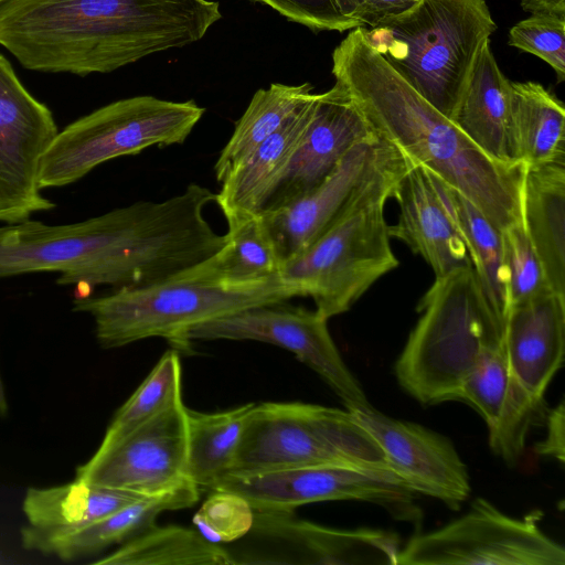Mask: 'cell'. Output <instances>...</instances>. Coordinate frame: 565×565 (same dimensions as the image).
Returning a JSON list of instances; mask_svg holds the SVG:
<instances>
[{
	"label": "cell",
	"mask_w": 565,
	"mask_h": 565,
	"mask_svg": "<svg viewBox=\"0 0 565 565\" xmlns=\"http://www.w3.org/2000/svg\"><path fill=\"white\" fill-rule=\"evenodd\" d=\"M211 0H3L0 45L32 71L85 76L201 40Z\"/></svg>",
	"instance_id": "obj_1"
},
{
	"label": "cell",
	"mask_w": 565,
	"mask_h": 565,
	"mask_svg": "<svg viewBox=\"0 0 565 565\" xmlns=\"http://www.w3.org/2000/svg\"><path fill=\"white\" fill-rule=\"evenodd\" d=\"M332 74L374 132L475 204L497 227L520 223L525 164L486 156L377 53L358 26L332 53Z\"/></svg>",
	"instance_id": "obj_2"
},
{
	"label": "cell",
	"mask_w": 565,
	"mask_h": 565,
	"mask_svg": "<svg viewBox=\"0 0 565 565\" xmlns=\"http://www.w3.org/2000/svg\"><path fill=\"white\" fill-rule=\"evenodd\" d=\"M413 162L395 146L334 222L305 250L284 262L281 281L310 297L326 319L348 311L398 266L384 217L386 201Z\"/></svg>",
	"instance_id": "obj_3"
},
{
	"label": "cell",
	"mask_w": 565,
	"mask_h": 565,
	"mask_svg": "<svg viewBox=\"0 0 565 565\" xmlns=\"http://www.w3.org/2000/svg\"><path fill=\"white\" fill-rule=\"evenodd\" d=\"M417 311L420 318L395 362L397 382L423 405L455 401L480 361L503 349L505 320L472 267L436 278Z\"/></svg>",
	"instance_id": "obj_4"
},
{
	"label": "cell",
	"mask_w": 565,
	"mask_h": 565,
	"mask_svg": "<svg viewBox=\"0 0 565 565\" xmlns=\"http://www.w3.org/2000/svg\"><path fill=\"white\" fill-rule=\"evenodd\" d=\"M149 253V233L130 205L72 224L28 218L0 226V278L58 273L57 284L75 286L76 298L100 285L134 286Z\"/></svg>",
	"instance_id": "obj_5"
},
{
	"label": "cell",
	"mask_w": 565,
	"mask_h": 565,
	"mask_svg": "<svg viewBox=\"0 0 565 565\" xmlns=\"http://www.w3.org/2000/svg\"><path fill=\"white\" fill-rule=\"evenodd\" d=\"M363 28L390 66L451 120L480 50L497 25L486 0H419Z\"/></svg>",
	"instance_id": "obj_6"
},
{
	"label": "cell",
	"mask_w": 565,
	"mask_h": 565,
	"mask_svg": "<svg viewBox=\"0 0 565 565\" xmlns=\"http://www.w3.org/2000/svg\"><path fill=\"white\" fill-rule=\"evenodd\" d=\"M296 292L278 277L246 289H228L201 281L171 278L142 288L116 289L99 297L76 298L74 310L89 313L96 338L105 349L143 339H166L189 353V332L203 322L239 310L285 302Z\"/></svg>",
	"instance_id": "obj_7"
},
{
	"label": "cell",
	"mask_w": 565,
	"mask_h": 565,
	"mask_svg": "<svg viewBox=\"0 0 565 565\" xmlns=\"http://www.w3.org/2000/svg\"><path fill=\"white\" fill-rule=\"evenodd\" d=\"M309 466L391 470L380 446L348 408L255 404L230 473Z\"/></svg>",
	"instance_id": "obj_8"
},
{
	"label": "cell",
	"mask_w": 565,
	"mask_h": 565,
	"mask_svg": "<svg viewBox=\"0 0 565 565\" xmlns=\"http://www.w3.org/2000/svg\"><path fill=\"white\" fill-rule=\"evenodd\" d=\"M204 113L194 100L150 95L107 104L57 131L43 154L39 185L41 190L65 186L115 158L181 145Z\"/></svg>",
	"instance_id": "obj_9"
},
{
	"label": "cell",
	"mask_w": 565,
	"mask_h": 565,
	"mask_svg": "<svg viewBox=\"0 0 565 565\" xmlns=\"http://www.w3.org/2000/svg\"><path fill=\"white\" fill-rule=\"evenodd\" d=\"M540 516L512 518L478 498L459 519L408 540L396 565H564L565 550L541 530Z\"/></svg>",
	"instance_id": "obj_10"
},
{
	"label": "cell",
	"mask_w": 565,
	"mask_h": 565,
	"mask_svg": "<svg viewBox=\"0 0 565 565\" xmlns=\"http://www.w3.org/2000/svg\"><path fill=\"white\" fill-rule=\"evenodd\" d=\"M213 490L239 494L254 510L294 511L323 501L359 500L384 508L399 521L419 522L414 494L391 470L309 466L228 473Z\"/></svg>",
	"instance_id": "obj_11"
},
{
	"label": "cell",
	"mask_w": 565,
	"mask_h": 565,
	"mask_svg": "<svg viewBox=\"0 0 565 565\" xmlns=\"http://www.w3.org/2000/svg\"><path fill=\"white\" fill-rule=\"evenodd\" d=\"M254 523L236 548L233 564L396 565L398 536L390 531L342 530L294 516L292 511L254 510Z\"/></svg>",
	"instance_id": "obj_12"
},
{
	"label": "cell",
	"mask_w": 565,
	"mask_h": 565,
	"mask_svg": "<svg viewBox=\"0 0 565 565\" xmlns=\"http://www.w3.org/2000/svg\"><path fill=\"white\" fill-rule=\"evenodd\" d=\"M262 305L195 326L194 340H250L280 347L315 371L345 408L369 403L362 385L347 366L329 332L328 319L316 310Z\"/></svg>",
	"instance_id": "obj_13"
},
{
	"label": "cell",
	"mask_w": 565,
	"mask_h": 565,
	"mask_svg": "<svg viewBox=\"0 0 565 565\" xmlns=\"http://www.w3.org/2000/svg\"><path fill=\"white\" fill-rule=\"evenodd\" d=\"M57 131L52 111L0 53V222L19 223L55 206L41 193L39 170Z\"/></svg>",
	"instance_id": "obj_14"
},
{
	"label": "cell",
	"mask_w": 565,
	"mask_h": 565,
	"mask_svg": "<svg viewBox=\"0 0 565 565\" xmlns=\"http://www.w3.org/2000/svg\"><path fill=\"white\" fill-rule=\"evenodd\" d=\"M186 407L179 401L119 439L98 447L77 480L156 497L185 483Z\"/></svg>",
	"instance_id": "obj_15"
},
{
	"label": "cell",
	"mask_w": 565,
	"mask_h": 565,
	"mask_svg": "<svg viewBox=\"0 0 565 565\" xmlns=\"http://www.w3.org/2000/svg\"><path fill=\"white\" fill-rule=\"evenodd\" d=\"M348 409L382 449L391 470L412 491L458 510L471 487L467 466L451 440L416 423L392 418L370 403Z\"/></svg>",
	"instance_id": "obj_16"
},
{
	"label": "cell",
	"mask_w": 565,
	"mask_h": 565,
	"mask_svg": "<svg viewBox=\"0 0 565 565\" xmlns=\"http://www.w3.org/2000/svg\"><path fill=\"white\" fill-rule=\"evenodd\" d=\"M392 148L391 142L379 136L361 141L313 190L259 212L282 263L305 250L334 222Z\"/></svg>",
	"instance_id": "obj_17"
},
{
	"label": "cell",
	"mask_w": 565,
	"mask_h": 565,
	"mask_svg": "<svg viewBox=\"0 0 565 565\" xmlns=\"http://www.w3.org/2000/svg\"><path fill=\"white\" fill-rule=\"evenodd\" d=\"M377 136L338 85L317 94L309 125L263 210L286 204L318 186L356 143ZM262 210V211H263Z\"/></svg>",
	"instance_id": "obj_18"
},
{
	"label": "cell",
	"mask_w": 565,
	"mask_h": 565,
	"mask_svg": "<svg viewBox=\"0 0 565 565\" xmlns=\"http://www.w3.org/2000/svg\"><path fill=\"white\" fill-rule=\"evenodd\" d=\"M456 401L472 406L489 430L492 451L514 465L527 434L544 415V399L533 396L511 373L503 349L484 356L461 383Z\"/></svg>",
	"instance_id": "obj_19"
},
{
	"label": "cell",
	"mask_w": 565,
	"mask_h": 565,
	"mask_svg": "<svg viewBox=\"0 0 565 565\" xmlns=\"http://www.w3.org/2000/svg\"><path fill=\"white\" fill-rule=\"evenodd\" d=\"M392 198L399 205V216L395 225L388 226L390 237L402 241L422 256L436 278L472 267L465 242L426 168L413 163Z\"/></svg>",
	"instance_id": "obj_20"
},
{
	"label": "cell",
	"mask_w": 565,
	"mask_h": 565,
	"mask_svg": "<svg viewBox=\"0 0 565 565\" xmlns=\"http://www.w3.org/2000/svg\"><path fill=\"white\" fill-rule=\"evenodd\" d=\"M565 295L546 292L510 308L503 353L514 377L535 397L543 395L564 361Z\"/></svg>",
	"instance_id": "obj_21"
},
{
	"label": "cell",
	"mask_w": 565,
	"mask_h": 565,
	"mask_svg": "<svg viewBox=\"0 0 565 565\" xmlns=\"http://www.w3.org/2000/svg\"><path fill=\"white\" fill-rule=\"evenodd\" d=\"M316 96L312 94L276 132L221 182L214 202L223 213L227 227L263 210L309 125Z\"/></svg>",
	"instance_id": "obj_22"
},
{
	"label": "cell",
	"mask_w": 565,
	"mask_h": 565,
	"mask_svg": "<svg viewBox=\"0 0 565 565\" xmlns=\"http://www.w3.org/2000/svg\"><path fill=\"white\" fill-rule=\"evenodd\" d=\"M200 491L190 482L156 497H148L77 530L49 534L29 525L21 530L22 544L64 561L90 556L106 547L122 543L154 524L159 514L193 505Z\"/></svg>",
	"instance_id": "obj_23"
},
{
	"label": "cell",
	"mask_w": 565,
	"mask_h": 565,
	"mask_svg": "<svg viewBox=\"0 0 565 565\" xmlns=\"http://www.w3.org/2000/svg\"><path fill=\"white\" fill-rule=\"evenodd\" d=\"M451 121L490 159L516 160L511 132V81L500 70L487 41L476 60Z\"/></svg>",
	"instance_id": "obj_24"
},
{
	"label": "cell",
	"mask_w": 565,
	"mask_h": 565,
	"mask_svg": "<svg viewBox=\"0 0 565 565\" xmlns=\"http://www.w3.org/2000/svg\"><path fill=\"white\" fill-rule=\"evenodd\" d=\"M521 218L551 290L565 295V161L525 166Z\"/></svg>",
	"instance_id": "obj_25"
},
{
	"label": "cell",
	"mask_w": 565,
	"mask_h": 565,
	"mask_svg": "<svg viewBox=\"0 0 565 565\" xmlns=\"http://www.w3.org/2000/svg\"><path fill=\"white\" fill-rule=\"evenodd\" d=\"M227 228L217 252L173 278L246 289L279 277L282 262L259 213Z\"/></svg>",
	"instance_id": "obj_26"
},
{
	"label": "cell",
	"mask_w": 565,
	"mask_h": 565,
	"mask_svg": "<svg viewBox=\"0 0 565 565\" xmlns=\"http://www.w3.org/2000/svg\"><path fill=\"white\" fill-rule=\"evenodd\" d=\"M145 498L148 497L75 479L52 488H29L23 512L30 527L56 534L88 525Z\"/></svg>",
	"instance_id": "obj_27"
},
{
	"label": "cell",
	"mask_w": 565,
	"mask_h": 565,
	"mask_svg": "<svg viewBox=\"0 0 565 565\" xmlns=\"http://www.w3.org/2000/svg\"><path fill=\"white\" fill-rule=\"evenodd\" d=\"M511 132L520 163L565 161V107L542 84L511 82Z\"/></svg>",
	"instance_id": "obj_28"
},
{
	"label": "cell",
	"mask_w": 565,
	"mask_h": 565,
	"mask_svg": "<svg viewBox=\"0 0 565 565\" xmlns=\"http://www.w3.org/2000/svg\"><path fill=\"white\" fill-rule=\"evenodd\" d=\"M255 403L217 413L186 408L185 477L200 492L212 491L232 471Z\"/></svg>",
	"instance_id": "obj_29"
},
{
	"label": "cell",
	"mask_w": 565,
	"mask_h": 565,
	"mask_svg": "<svg viewBox=\"0 0 565 565\" xmlns=\"http://www.w3.org/2000/svg\"><path fill=\"white\" fill-rule=\"evenodd\" d=\"M430 174L445 209L465 242L488 300L505 320L510 306L503 267L502 230L462 194Z\"/></svg>",
	"instance_id": "obj_30"
},
{
	"label": "cell",
	"mask_w": 565,
	"mask_h": 565,
	"mask_svg": "<svg viewBox=\"0 0 565 565\" xmlns=\"http://www.w3.org/2000/svg\"><path fill=\"white\" fill-rule=\"evenodd\" d=\"M312 88L309 83H274L266 89H258L220 152L214 166L217 181L221 183L262 142L276 132L311 97Z\"/></svg>",
	"instance_id": "obj_31"
},
{
	"label": "cell",
	"mask_w": 565,
	"mask_h": 565,
	"mask_svg": "<svg viewBox=\"0 0 565 565\" xmlns=\"http://www.w3.org/2000/svg\"><path fill=\"white\" fill-rule=\"evenodd\" d=\"M105 565H232L227 550L205 540L196 530L180 525L146 530L97 559Z\"/></svg>",
	"instance_id": "obj_32"
},
{
	"label": "cell",
	"mask_w": 565,
	"mask_h": 565,
	"mask_svg": "<svg viewBox=\"0 0 565 565\" xmlns=\"http://www.w3.org/2000/svg\"><path fill=\"white\" fill-rule=\"evenodd\" d=\"M179 401H182V370L179 351L172 348L117 411L100 444L119 439Z\"/></svg>",
	"instance_id": "obj_33"
},
{
	"label": "cell",
	"mask_w": 565,
	"mask_h": 565,
	"mask_svg": "<svg viewBox=\"0 0 565 565\" xmlns=\"http://www.w3.org/2000/svg\"><path fill=\"white\" fill-rule=\"evenodd\" d=\"M502 238L503 267L510 308L551 292L543 267L522 221L502 230Z\"/></svg>",
	"instance_id": "obj_34"
},
{
	"label": "cell",
	"mask_w": 565,
	"mask_h": 565,
	"mask_svg": "<svg viewBox=\"0 0 565 565\" xmlns=\"http://www.w3.org/2000/svg\"><path fill=\"white\" fill-rule=\"evenodd\" d=\"M254 515L252 505L239 494L212 490L193 516V524L211 543H232L249 532Z\"/></svg>",
	"instance_id": "obj_35"
},
{
	"label": "cell",
	"mask_w": 565,
	"mask_h": 565,
	"mask_svg": "<svg viewBox=\"0 0 565 565\" xmlns=\"http://www.w3.org/2000/svg\"><path fill=\"white\" fill-rule=\"evenodd\" d=\"M509 45L546 62L565 79V19L548 14H531L509 31Z\"/></svg>",
	"instance_id": "obj_36"
},
{
	"label": "cell",
	"mask_w": 565,
	"mask_h": 565,
	"mask_svg": "<svg viewBox=\"0 0 565 565\" xmlns=\"http://www.w3.org/2000/svg\"><path fill=\"white\" fill-rule=\"evenodd\" d=\"M264 3L289 21L313 31L344 32L361 24L347 18L337 0H252Z\"/></svg>",
	"instance_id": "obj_37"
},
{
	"label": "cell",
	"mask_w": 565,
	"mask_h": 565,
	"mask_svg": "<svg viewBox=\"0 0 565 565\" xmlns=\"http://www.w3.org/2000/svg\"><path fill=\"white\" fill-rule=\"evenodd\" d=\"M341 12L361 26L395 17L416 4L419 0H337Z\"/></svg>",
	"instance_id": "obj_38"
},
{
	"label": "cell",
	"mask_w": 565,
	"mask_h": 565,
	"mask_svg": "<svg viewBox=\"0 0 565 565\" xmlns=\"http://www.w3.org/2000/svg\"><path fill=\"white\" fill-rule=\"evenodd\" d=\"M564 402L546 413V435L535 446V452L540 456L553 458L561 463L565 459V413Z\"/></svg>",
	"instance_id": "obj_39"
},
{
	"label": "cell",
	"mask_w": 565,
	"mask_h": 565,
	"mask_svg": "<svg viewBox=\"0 0 565 565\" xmlns=\"http://www.w3.org/2000/svg\"><path fill=\"white\" fill-rule=\"evenodd\" d=\"M521 7L530 14H548L565 19V0H521Z\"/></svg>",
	"instance_id": "obj_40"
},
{
	"label": "cell",
	"mask_w": 565,
	"mask_h": 565,
	"mask_svg": "<svg viewBox=\"0 0 565 565\" xmlns=\"http://www.w3.org/2000/svg\"><path fill=\"white\" fill-rule=\"evenodd\" d=\"M8 412V403H7V399H6V395H4V391H3V385H2V382H1V377H0V415L1 416H4Z\"/></svg>",
	"instance_id": "obj_41"
},
{
	"label": "cell",
	"mask_w": 565,
	"mask_h": 565,
	"mask_svg": "<svg viewBox=\"0 0 565 565\" xmlns=\"http://www.w3.org/2000/svg\"><path fill=\"white\" fill-rule=\"evenodd\" d=\"M3 0H0V3L2 2Z\"/></svg>",
	"instance_id": "obj_42"
}]
</instances>
